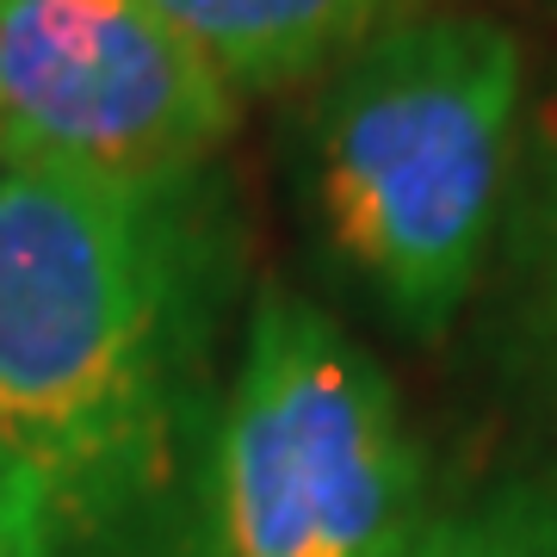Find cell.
<instances>
[{
  "instance_id": "obj_6",
  "label": "cell",
  "mask_w": 557,
  "mask_h": 557,
  "mask_svg": "<svg viewBox=\"0 0 557 557\" xmlns=\"http://www.w3.org/2000/svg\"><path fill=\"white\" fill-rule=\"evenodd\" d=\"M502 322L520 379L557 421V137L508 193L502 218Z\"/></svg>"
},
{
  "instance_id": "obj_8",
  "label": "cell",
  "mask_w": 557,
  "mask_h": 557,
  "mask_svg": "<svg viewBox=\"0 0 557 557\" xmlns=\"http://www.w3.org/2000/svg\"><path fill=\"white\" fill-rule=\"evenodd\" d=\"M0 557H44L20 515V502H13V490H7V478H0Z\"/></svg>"
},
{
  "instance_id": "obj_4",
  "label": "cell",
  "mask_w": 557,
  "mask_h": 557,
  "mask_svg": "<svg viewBox=\"0 0 557 557\" xmlns=\"http://www.w3.org/2000/svg\"><path fill=\"white\" fill-rule=\"evenodd\" d=\"M242 94L149 0H0V168H211Z\"/></svg>"
},
{
  "instance_id": "obj_5",
  "label": "cell",
  "mask_w": 557,
  "mask_h": 557,
  "mask_svg": "<svg viewBox=\"0 0 557 557\" xmlns=\"http://www.w3.org/2000/svg\"><path fill=\"white\" fill-rule=\"evenodd\" d=\"M236 94H285L403 20L397 0H149Z\"/></svg>"
},
{
  "instance_id": "obj_2",
  "label": "cell",
  "mask_w": 557,
  "mask_h": 557,
  "mask_svg": "<svg viewBox=\"0 0 557 557\" xmlns=\"http://www.w3.org/2000/svg\"><path fill=\"white\" fill-rule=\"evenodd\" d=\"M527 57L483 13H403L322 75L304 161L329 255L403 335L434 341L496 260Z\"/></svg>"
},
{
  "instance_id": "obj_3",
  "label": "cell",
  "mask_w": 557,
  "mask_h": 557,
  "mask_svg": "<svg viewBox=\"0 0 557 557\" xmlns=\"http://www.w3.org/2000/svg\"><path fill=\"white\" fill-rule=\"evenodd\" d=\"M193 471L186 557H409L428 465L372 347L260 285Z\"/></svg>"
},
{
  "instance_id": "obj_1",
  "label": "cell",
  "mask_w": 557,
  "mask_h": 557,
  "mask_svg": "<svg viewBox=\"0 0 557 557\" xmlns=\"http://www.w3.org/2000/svg\"><path fill=\"white\" fill-rule=\"evenodd\" d=\"M230 278L211 168H0V478L44 557H137L161 533Z\"/></svg>"
},
{
  "instance_id": "obj_7",
  "label": "cell",
  "mask_w": 557,
  "mask_h": 557,
  "mask_svg": "<svg viewBox=\"0 0 557 557\" xmlns=\"http://www.w3.org/2000/svg\"><path fill=\"white\" fill-rule=\"evenodd\" d=\"M409 557H557V490L496 483L428 520Z\"/></svg>"
}]
</instances>
